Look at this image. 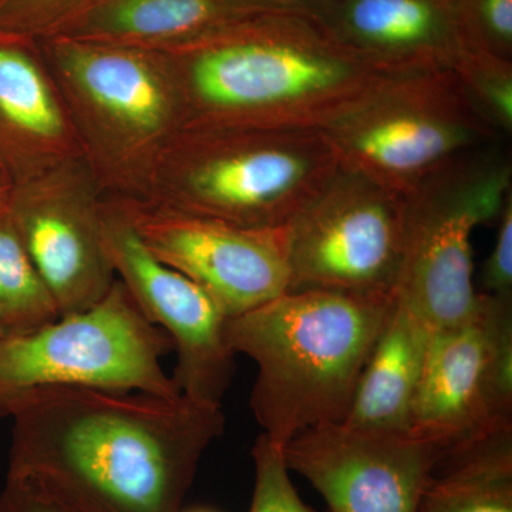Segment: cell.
<instances>
[{
  "mask_svg": "<svg viewBox=\"0 0 512 512\" xmlns=\"http://www.w3.org/2000/svg\"><path fill=\"white\" fill-rule=\"evenodd\" d=\"M512 194L507 140L451 161L406 195V234L394 298L431 330L473 318V234L498 221Z\"/></svg>",
  "mask_w": 512,
  "mask_h": 512,
  "instance_id": "6",
  "label": "cell"
},
{
  "mask_svg": "<svg viewBox=\"0 0 512 512\" xmlns=\"http://www.w3.org/2000/svg\"><path fill=\"white\" fill-rule=\"evenodd\" d=\"M252 457L255 483L248 512H318L299 497L285 461L284 448L261 434L252 448Z\"/></svg>",
  "mask_w": 512,
  "mask_h": 512,
  "instance_id": "22",
  "label": "cell"
},
{
  "mask_svg": "<svg viewBox=\"0 0 512 512\" xmlns=\"http://www.w3.org/2000/svg\"><path fill=\"white\" fill-rule=\"evenodd\" d=\"M180 512H217V511L208 510V508H195V510L180 511Z\"/></svg>",
  "mask_w": 512,
  "mask_h": 512,
  "instance_id": "29",
  "label": "cell"
},
{
  "mask_svg": "<svg viewBox=\"0 0 512 512\" xmlns=\"http://www.w3.org/2000/svg\"><path fill=\"white\" fill-rule=\"evenodd\" d=\"M322 133L340 167L403 195L458 157L507 140L468 103L453 70L392 74Z\"/></svg>",
  "mask_w": 512,
  "mask_h": 512,
  "instance_id": "7",
  "label": "cell"
},
{
  "mask_svg": "<svg viewBox=\"0 0 512 512\" xmlns=\"http://www.w3.org/2000/svg\"><path fill=\"white\" fill-rule=\"evenodd\" d=\"M160 52L183 130L322 131L396 74L355 55L319 20L282 13H242Z\"/></svg>",
  "mask_w": 512,
  "mask_h": 512,
  "instance_id": "2",
  "label": "cell"
},
{
  "mask_svg": "<svg viewBox=\"0 0 512 512\" xmlns=\"http://www.w3.org/2000/svg\"><path fill=\"white\" fill-rule=\"evenodd\" d=\"M393 305L394 296L309 289L228 318L229 346L258 366L251 409L266 439L284 448L303 431L346 420Z\"/></svg>",
  "mask_w": 512,
  "mask_h": 512,
  "instance_id": "3",
  "label": "cell"
},
{
  "mask_svg": "<svg viewBox=\"0 0 512 512\" xmlns=\"http://www.w3.org/2000/svg\"><path fill=\"white\" fill-rule=\"evenodd\" d=\"M101 232L114 274L177 353L174 380L195 402L222 406L237 353L227 339L228 316L204 289L148 251L117 198L101 201Z\"/></svg>",
  "mask_w": 512,
  "mask_h": 512,
  "instance_id": "10",
  "label": "cell"
},
{
  "mask_svg": "<svg viewBox=\"0 0 512 512\" xmlns=\"http://www.w3.org/2000/svg\"><path fill=\"white\" fill-rule=\"evenodd\" d=\"M468 103L501 137L512 134V60L467 49L453 69Z\"/></svg>",
  "mask_w": 512,
  "mask_h": 512,
  "instance_id": "21",
  "label": "cell"
},
{
  "mask_svg": "<svg viewBox=\"0 0 512 512\" xmlns=\"http://www.w3.org/2000/svg\"><path fill=\"white\" fill-rule=\"evenodd\" d=\"M497 238L481 272L485 295L512 298V194L497 221Z\"/></svg>",
  "mask_w": 512,
  "mask_h": 512,
  "instance_id": "25",
  "label": "cell"
},
{
  "mask_svg": "<svg viewBox=\"0 0 512 512\" xmlns=\"http://www.w3.org/2000/svg\"><path fill=\"white\" fill-rule=\"evenodd\" d=\"M119 201L148 251L204 289L228 318L289 291L286 227H237L150 201Z\"/></svg>",
  "mask_w": 512,
  "mask_h": 512,
  "instance_id": "11",
  "label": "cell"
},
{
  "mask_svg": "<svg viewBox=\"0 0 512 512\" xmlns=\"http://www.w3.org/2000/svg\"><path fill=\"white\" fill-rule=\"evenodd\" d=\"M8 474L32 478L80 512H180L202 456L225 429L222 406L84 387L20 393Z\"/></svg>",
  "mask_w": 512,
  "mask_h": 512,
  "instance_id": "1",
  "label": "cell"
},
{
  "mask_svg": "<svg viewBox=\"0 0 512 512\" xmlns=\"http://www.w3.org/2000/svg\"><path fill=\"white\" fill-rule=\"evenodd\" d=\"M80 157L36 39L0 33V167L16 187Z\"/></svg>",
  "mask_w": 512,
  "mask_h": 512,
  "instance_id": "15",
  "label": "cell"
},
{
  "mask_svg": "<svg viewBox=\"0 0 512 512\" xmlns=\"http://www.w3.org/2000/svg\"><path fill=\"white\" fill-rule=\"evenodd\" d=\"M171 350L167 333L143 315L116 279L90 308L0 342V419L16 396L35 387L178 396L163 366Z\"/></svg>",
  "mask_w": 512,
  "mask_h": 512,
  "instance_id": "8",
  "label": "cell"
},
{
  "mask_svg": "<svg viewBox=\"0 0 512 512\" xmlns=\"http://www.w3.org/2000/svg\"><path fill=\"white\" fill-rule=\"evenodd\" d=\"M490 328L485 295L473 318L433 330L410 410L409 433L439 444L446 454L497 431L512 429L491 402Z\"/></svg>",
  "mask_w": 512,
  "mask_h": 512,
  "instance_id": "14",
  "label": "cell"
},
{
  "mask_svg": "<svg viewBox=\"0 0 512 512\" xmlns=\"http://www.w3.org/2000/svg\"><path fill=\"white\" fill-rule=\"evenodd\" d=\"M237 15L228 0H97L50 36L164 50Z\"/></svg>",
  "mask_w": 512,
  "mask_h": 512,
  "instance_id": "18",
  "label": "cell"
},
{
  "mask_svg": "<svg viewBox=\"0 0 512 512\" xmlns=\"http://www.w3.org/2000/svg\"><path fill=\"white\" fill-rule=\"evenodd\" d=\"M338 170L322 131L185 128L141 201L237 227L281 228Z\"/></svg>",
  "mask_w": 512,
  "mask_h": 512,
  "instance_id": "5",
  "label": "cell"
},
{
  "mask_svg": "<svg viewBox=\"0 0 512 512\" xmlns=\"http://www.w3.org/2000/svg\"><path fill=\"white\" fill-rule=\"evenodd\" d=\"M100 190L143 200L183 107L160 50L64 36L36 39Z\"/></svg>",
  "mask_w": 512,
  "mask_h": 512,
  "instance_id": "4",
  "label": "cell"
},
{
  "mask_svg": "<svg viewBox=\"0 0 512 512\" xmlns=\"http://www.w3.org/2000/svg\"><path fill=\"white\" fill-rule=\"evenodd\" d=\"M60 318L52 293L39 272L9 212H0V325L6 336L25 335Z\"/></svg>",
  "mask_w": 512,
  "mask_h": 512,
  "instance_id": "20",
  "label": "cell"
},
{
  "mask_svg": "<svg viewBox=\"0 0 512 512\" xmlns=\"http://www.w3.org/2000/svg\"><path fill=\"white\" fill-rule=\"evenodd\" d=\"M13 190H15V184L12 183L5 170L0 167V212L8 210Z\"/></svg>",
  "mask_w": 512,
  "mask_h": 512,
  "instance_id": "28",
  "label": "cell"
},
{
  "mask_svg": "<svg viewBox=\"0 0 512 512\" xmlns=\"http://www.w3.org/2000/svg\"><path fill=\"white\" fill-rule=\"evenodd\" d=\"M97 0H0V33L42 39Z\"/></svg>",
  "mask_w": 512,
  "mask_h": 512,
  "instance_id": "24",
  "label": "cell"
},
{
  "mask_svg": "<svg viewBox=\"0 0 512 512\" xmlns=\"http://www.w3.org/2000/svg\"><path fill=\"white\" fill-rule=\"evenodd\" d=\"M419 512H512V429L447 453L424 490Z\"/></svg>",
  "mask_w": 512,
  "mask_h": 512,
  "instance_id": "19",
  "label": "cell"
},
{
  "mask_svg": "<svg viewBox=\"0 0 512 512\" xmlns=\"http://www.w3.org/2000/svg\"><path fill=\"white\" fill-rule=\"evenodd\" d=\"M100 190L83 157L16 185L9 217L60 316L100 301L114 281L101 232Z\"/></svg>",
  "mask_w": 512,
  "mask_h": 512,
  "instance_id": "12",
  "label": "cell"
},
{
  "mask_svg": "<svg viewBox=\"0 0 512 512\" xmlns=\"http://www.w3.org/2000/svg\"><path fill=\"white\" fill-rule=\"evenodd\" d=\"M239 13H282L322 22L336 0H228Z\"/></svg>",
  "mask_w": 512,
  "mask_h": 512,
  "instance_id": "27",
  "label": "cell"
},
{
  "mask_svg": "<svg viewBox=\"0 0 512 512\" xmlns=\"http://www.w3.org/2000/svg\"><path fill=\"white\" fill-rule=\"evenodd\" d=\"M406 195L343 168L286 225L289 291L394 296Z\"/></svg>",
  "mask_w": 512,
  "mask_h": 512,
  "instance_id": "9",
  "label": "cell"
},
{
  "mask_svg": "<svg viewBox=\"0 0 512 512\" xmlns=\"http://www.w3.org/2000/svg\"><path fill=\"white\" fill-rule=\"evenodd\" d=\"M467 49L512 60V0H453Z\"/></svg>",
  "mask_w": 512,
  "mask_h": 512,
  "instance_id": "23",
  "label": "cell"
},
{
  "mask_svg": "<svg viewBox=\"0 0 512 512\" xmlns=\"http://www.w3.org/2000/svg\"><path fill=\"white\" fill-rule=\"evenodd\" d=\"M5 336V330H3L2 325H0V342H2L3 339H5Z\"/></svg>",
  "mask_w": 512,
  "mask_h": 512,
  "instance_id": "30",
  "label": "cell"
},
{
  "mask_svg": "<svg viewBox=\"0 0 512 512\" xmlns=\"http://www.w3.org/2000/svg\"><path fill=\"white\" fill-rule=\"evenodd\" d=\"M431 330L394 298L372 352L357 382L343 424L356 429L406 433L419 386Z\"/></svg>",
  "mask_w": 512,
  "mask_h": 512,
  "instance_id": "17",
  "label": "cell"
},
{
  "mask_svg": "<svg viewBox=\"0 0 512 512\" xmlns=\"http://www.w3.org/2000/svg\"><path fill=\"white\" fill-rule=\"evenodd\" d=\"M0 512H80L42 484L23 476H6L0 493Z\"/></svg>",
  "mask_w": 512,
  "mask_h": 512,
  "instance_id": "26",
  "label": "cell"
},
{
  "mask_svg": "<svg viewBox=\"0 0 512 512\" xmlns=\"http://www.w3.org/2000/svg\"><path fill=\"white\" fill-rule=\"evenodd\" d=\"M320 23L386 73L453 70L467 50L453 0H336Z\"/></svg>",
  "mask_w": 512,
  "mask_h": 512,
  "instance_id": "16",
  "label": "cell"
},
{
  "mask_svg": "<svg viewBox=\"0 0 512 512\" xmlns=\"http://www.w3.org/2000/svg\"><path fill=\"white\" fill-rule=\"evenodd\" d=\"M289 471L305 478L330 512H419L446 450L409 433L329 424L284 447Z\"/></svg>",
  "mask_w": 512,
  "mask_h": 512,
  "instance_id": "13",
  "label": "cell"
}]
</instances>
